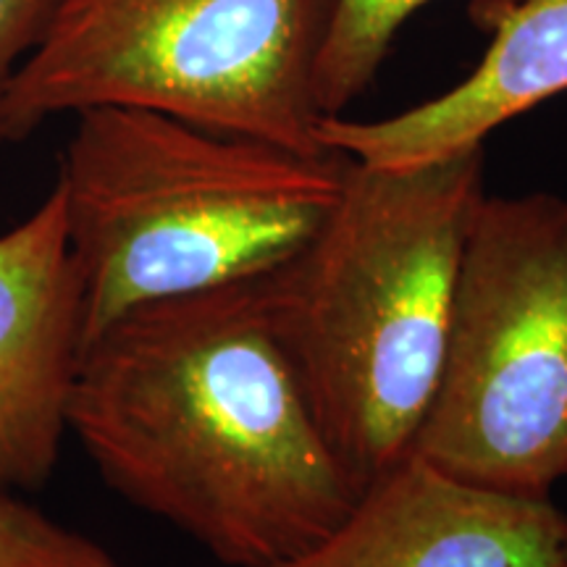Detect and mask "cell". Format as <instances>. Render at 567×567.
Segmentation results:
<instances>
[{
  "mask_svg": "<svg viewBox=\"0 0 567 567\" xmlns=\"http://www.w3.org/2000/svg\"><path fill=\"white\" fill-rule=\"evenodd\" d=\"M69 434L113 492L226 567L300 555L360 496L276 334L264 279L105 326L80 354Z\"/></svg>",
  "mask_w": 567,
  "mask_h": 567,
  "instance_id": "obj_1",
  "label": "cell"
},
{
  "mask_svg": "<svg viewBox=\"0 0 567 567\" xmlns=\"http://www.w3.org/2000/svg\"><path fill=\"white\" fill-rule=\"evenodd\" d=\"M484 145L405 168L350 158L342 197L264 279L274 329L363 492L413 457L442 379Z\"/></svg>",
  "mask_w": 567,
  "mask_h": 567,
  "instance_id": "obj_2",
  "label": "cell"
},
{
  "mask_svg": "<svg viewBox=\"0 0 567 567\" xmlns=\"http://www.w3.org/2000/svg\"><path fill=\"white\" fill-rule=\"evenodd\" d=\"M74 116L55 184L84 344L145 302L271 276L326 224L350 168L344 153H300L158 111Z\"/></svg>",
  "mask_w": 567,
  "mask_h": 567,
  "instance_id": "obj_3",
  "label": "cell"
},
{
  "mask_svg": "<svg viewBox=\"0 0 567 567\" xmlns=\"http://www.w3.org/2000/svg\"><path fill=\"white\" fill-rule=\"evenodd\" d=\"M337 0H55L13 76L0 145L59 113L158 111L321 153L316 69Z\"/></svg>",
  "mask_w": 567,
  "mask_h": 567,
  "instance_id": "obj_4",
  "label": "cell"
},
{
  "mask_svg": "<svg viewBox=\"0 0 567 567\" xmlns=\"http://www.w3.org/2000/svg\"><path fill=\"white\" fill-rule=\"evenodd\" d=\"M413 457L526 499L567 478V197H481Z\"/></svg>",
  "mask_w": 567,
  "mask_h": 567,
  "instance_id": "obj_5",
  "label": "cell"
},
{
  "mask_svg": "<svg viewBox=\"0 0 567 567\" xmlns=\"http://www.w3.org/2000/svg\"><path fill=\"white\" fill-rule=\"evenodd\" d=\"M82 347V281L53 184L24 221L0 231V494L53 473Z\"/></svg>",
  "mask_w": 567,
  "mask_h": 567,
  "instance_id": "obj_6",
  "label": "cell"
},
{
  "mask_svg": "<svg viewBox=\"0 0 567 567\" xmlns=\"http://www.w3.org/2000/svg\"><path fill=\"white\" fill-rule=\"evenodd\" d=\"M555 499L476 488L408 457L360 492L321 542L271 567H565Z\"/></svg>",
  "mask_w": 567,
  "mask_h": 567,
  "instance_id": "obj_7",
  "label": "cell"
},
{
  "mask_svg": "<svg viewBox=\"0 0 567 567\" xmlns=\"http://www.w3.org/2000/svg\"><path fill=\"white\" fill-rule=\"evenodd\" d=\"M473 19L488 45L463 82L375 122L323 118L318 142L365 166H417L484 145L502 124L567 92V0H478Z\"/></svg>",
  "mask_w": 567,
  "mask_h": 567,
  "instance_id": "obj_8",
  "label": "cell"
},
{
  "mask_svg": "<svg viewBox=\"0 0 567 567\" xmlns=\"http://www.w3.org/2000/svg\"><path fill=\"white\" fill-rule=\"evenodd\" d=\"M431 0H337L316 69V101L323 118L344 111L371 87L396 32Z\"/></svg>",
  "mask_w": 567,
  "mask_h": 567,
  "instance_id": "obj_9",
  "label": "cell"
},
{
  "mask_svg": "<svg viewBox=\"0 0 567 567\" xmlns=\"http://www.w3.org/2000/svg\"><path fill=\"white\" fill-rule=\"evenodd\" d=\"M0 567H122L109 549L13 494H0Z\"/></svg>",
  "mask_w": 567,
  "mask_h": 567,
  "instance_id": "obj_10",
  "label": "cell"
},
{
  "mask_svg": "<svg viewBox=\"0 0 567 567\" xmlns=\"http://www.w3.org/2000/svg\"><path fill=\"white\" fill-rule=\"evenodd\" d=\"M55 0H0V113L21 63L51 21Z\"/></svg>",
  "mask_w": 567,
  "mask_h": 567,
  "instance_id": "obj_11",
  "label": "cell"
},
{
  "mask_svg": "<svg viewBox=\"0 0 567 567\" xmlns=\"http://www.w3.org/2000/svg\"><path fill=\"white\" fill-rule=\"evenodd\" d=\"M565 567H567V565H565Z\"/></svg>",
  "mask_w": 567,
  "mask_h": 567,
  "instance_id": "obj_12",
  "label": "cell"
}]
</instances>
